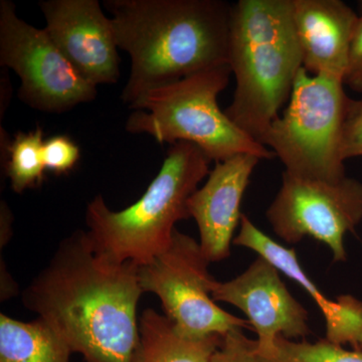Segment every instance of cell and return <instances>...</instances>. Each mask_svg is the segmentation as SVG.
<instances>
[{
	"label": "cell",
	"mask_w": 362,
	"mask_h": 362,
	"mask_svg": "<svg viewBox=\"0 0 362 362\" xmlns=\"http://www.w3.org/2000/svg\"><path fill=\"white\" fill-rule=\"evenodd\" d=\"M143 294L138 265L98 251L89 233L78 230L62 240L21 299L85 362H134Z\"/></svg>",
	"instance_id": "1"
},
{
	"label": "cell",
	"mask_w": 362,
	"mask_h": 362,
	"mask_svg": "<svg viewBox=\"0 0 362 362\" xmlns=\"http://www.w3.org/2000/svg\"><path fill=\"white\" fill-rule=\"evenodd\" d=\"M117 47L131 59L121 95L129 108L149 90L228 65L233 4L221 0H105Z\"/></svg>",
	"instance_id": "2"
},
{
	"label": "cell",
	"mask_w": 362,
	"mask_h": 362,
	"mask_svg": "<svg viewBox=\"0 0 362 362\" xmlns=\"http://www.w3.org/2000/svg\"><path fill=\"white\" fill-rule=\"evenodd\" d=\"M228 66L235 89L232 103L223 111L263 145L303 68L293 0H240L233 4Z\"/></svg>",
	"instance_id": "3"
},
{
	"label": "cell",
	"mask_w": 362,
	"mask_h": 362,
	"mask_svg": "<svg viewBox=\"0 0 362 362\" xmlns=\"http://www.w3.org/2000/svg\"><path fill=\"white\" fill-rule=\"evenodd\" d=\"M211 159L189 142L171 145L158 175L132 206L114 211L97 195L86 209L90 239L98 251L141 266L168 249L178 221L190 218L187 202L209 176Z\"/></svg>",
	"instance_id": "4"
},
{
	"label": "cell",
	"mask_w": 362,
	"mask_h": 362,
	"mask_svg": "<svg viewBox=\"0 0 362 362\" xmlns=\"http://www.w3.org/2000/svg\"><path fill=\"white\" fill-rule=\"evenodd\" d=\"M230 75V66H218L149 90L130 107L126 131L159 143H194L216 163L240 154L273 159L272 150L240 129L218 106Z\"/></svg>",
	"instance_id": "5"
},
{
	"label": "cell",
	"mask_w": 362,
	"mask_h": 362,
	"mask_svg": "<svg viewBox=\"0 0 362 362\" xmlns=\"http://www.w3.org/2000/svg\"><path fill=\"white\" fill-rule=\"evenodd\" d=\"M344 87L337 78L298 71L287 107L263 142L286 173L327 182L346 177L341 144L350 98Z\"/></svg>",
	"instance_id": "6"
},
{
	"label": "cell",
	"mask_w": 362,
	"mask_h": 362,
	"mask_svg": "<svg viewBox=\"0 0 362 362\" xmlns=\"http://www.w3.org/2000/svg\"><path fill=\"white\" fill-rule=\"evenodd\" d=\"M209 264L199 243L175 228L168 249L138 266L140 286L160 299L164 315L185 337H225L235 328L252 330L249 321L223 310L211 297Z\"/></svg>",
	"instance_id": "7"
},
{
	"label": "cell",
	"mask_w": 362,
	"mask_h": 362,
	"mask_svg": "<svg viewBox=\"0 0 362 362\" xmlns=\"http://www.w3.org/2000/svg\"><path fill=\"white\" fill-rule=\"evenodd\" d=\"M0 66L18 76V98L35 110L64 113L96 99L97 87L74 68L45 28L18 18L9 0H0Z\"/></svg>",
	"instance_id": "8"
},
{
	"label": "cell",
	"mask_w": 362,
	"mask_h": 362,
	"mask_svg": "<svg viewBox=\"0 0 362 362\" xmlns=\"http://www.w3.org/2000/svg\"><path fill=\"white\" fill-rule=\"evenodd\" d=\"M266 218L285 243L297 244L310 237L329 247L334 263H345V235L362 221V182L349 176L327 182L284 171Z\"/></svg>",
	"instance_id": "9"
},
{
	"label": "cell",
	"mask_w": 362,
	"mask_h": 362,
	"mask_svg": "<svg viewBox=\"0 0 362 362\" xmlns=\"http://www.w3.org/2000/svg\"><path fill=\"white\" fill-rule=\"evenodd\" d=\"M211 297L240 309L257 334V349L273 346L279 337L295 340L311 333L309 314L293 297L280 271L263 257H257L246 270L226 282L211 283Z\"/></svg>",
	"instance_id": "10"
},
{
	"label": "cell",
	"mask_w": 362,
	"mask_h": 362,
	"mask_svg": "<svg viewBox=\"0 0 362 362\" xmlns=\"http://www.w3.org/2000/svg\"><path fill=\"white\" fill-rule=\"evenodd\" d=\"M45 32L59 52L97 87L120 78V56L111 18L98 0H44Z\"/></svg>",
	"instance_id": "11"
},
{
	"label": "cell",
	"mask_w": 362,
	"mask_h": 362,
	"mask_svg": "<svg viewBox=\"0 0 362 362\" xmlns=\"http://www.w3.org/2000/svg\"><path fill=\"white\" fill-rule=\"evenodd\" d=\"M259 161L258 156L240 154L218 162L206 183L188 199L190 218L199 228V245L211 263L230 256L233 235L243 216V197Z\"/></svg>",
	"instance_id": "12"
},
{
	"label": "cell",
	"mask_w": 362,
	"mask_h": 362,
	"mask_svg": "<svg viewBox=\"0 0 362 362\" xmlns=\"http://www.w3.org/2000/svg\"><path fill=\"white\" fill-rule=\"evenodd\" d=\"M357 20L358 14L341 0H293L305 70L343 82Z\"/></svg>",
	"instance_id": "13"
},
{
	"label": "cell",
	"mask_w": 362,
	"mask_h": 362,
	"mask_svg": "<svg viewBox=\"0 0 362 362\" xmlns=\"http://www.w3.org/2000/svg\"><path fill=\"white\" fill-rule=\"evenodd\" d=\"M233 245L247 247L263 257L296 282L314 300L325 320V339L352 350L362 352V301L354 295H339L337 300L328 299L300 265L297 252L278 244L255 225L251 218L243 214L240 230Z\"/></svg>",
	"instance_id": "14"
},
{
	"label": "cell",
	"mask_w": 362,
	"mask_h": 362,
	"mask_svg": "<svg viewBox=\"0 0 362 362\" xmlns=\"http://www.w3.org/2000/svg\"><path fill=\"white\" fill-rule=\"evenodd\" d=\"M223 337H185L165 315L149 308L139 318V342L134 362H211Z\"/></svg>",
	"instance_id": "15"
},
{
	"label": "cell",
	"mask_w": 362,
	"mask_h": 362,
	"mask_svg": "<svg viewBox=\"0 0 362 362\" xmlns=\"http://www.w3.org/2000/svg\"><path fill=\"white\" fill-rule=\"evenodd\" d=\"M73 354L40 317L25 322L0 314V362H71Z\"/></svg>",
	"instance_id": "16"
},
{
	"label": "cell",
	"mask_w": 362,
	"mask_h": 362,
	"mask_svg": "<svg viewBox=\"0 0 362 362\" xmlns=\"http://www.w3.org/2000/svg\"><path fill=\"white\" fill-rule=\"evenodd\" d=\"M1 165L11 180V189L16 194L40 187L45 180L44 131L37 126L28 132H18L9 138L4 126H0Z\"/></svg>",
	"instance_id": "17"
},
{
	"label": "cell",
	"mask_w": 362,
	"mask_h": 362,
	"mask_svg": "<svg viewBox=\"0 0 362 362\" xmlns=\"http://www.w3.org/2000/svg\"><path fill=\"white\" fill-rule=\"evenodd\" d=\"M258 362H362V352L347 350L325 338L315 342L279 337L271 349H257Z\"/></svg>",
	"instance_id": "18"
},
{
	"label": "cell",
	"mask_w": 362,
	"mask_h": 362,
	"mask_svg": "<svg viewBox=\"0 0 362 362\" xmlns=\"http://www.w3.org/2000/svg\"><path fill=\"white\" fill-rule=\"evenodd\" d=\"M80 147L70 137L57 135L45 140L42 159L47 170L57 175H66L80 159Z\"/></svg>",
	"instance_id": "19"
},
{
	"label": "cell",
	"mask_w": 362,
	"mask_h": 362,
	"mask_svg": "<svg viewBox=\"0 0 362 362\" xmlns=\"http://www.w3.org/2000/svg\"><path fill=\"white\" fill-rule=\"evenodd\" d=\"M243 330L235 328L226 334L211 362H258L257 341L247 337Z\"/></svg>",
	"instance_id": "20"
},
{
	"label": "cell",
	"mask_w": 362,
	"mask_h": 362,
	"mask_svg": "<svg viewBox=\"0 0 362 362\" xmlns=\"http://www.w3.org/2000/svg\"><path fill=\"white\" fill-rule=\"evenodd\" d=\"M342 158L362 157V99H351L343 126Z\"/></svg>",
	"instance_id": "21"
},
{
	"label": "cell",
	"mask_w": 362,
	"mask_h": 362,
	"mask_svg": "<svg viewBox=\"0 0 362 362\" xmlns=\"http://www.w3.org/2000/svg\"><path fill=\"white\" fill-rule=\"evenodd\" d=\"M343 84L354 92L362 94V13L358 16L352 35L349 65L343 78Z\"/></svg>",
	"instance_id": "22"
},
{
	"label": "cell",
	"mask_w": 362,
	"mask_h": 362,
	"mask_svg": "<svg viewBox=\"0 0 362 362\" xmlns=\"http://www.w3.org/2000/svg\"><path fill=\"white\" fill-rule=\"evenodd\" d=\"M6 69V76L2 74L1 75V83H0V119L4 118V112L6 110L7 106H8L9 100H11V82H9L8 74H7V69Z\"/></svg>",
	"instance_id": "23"
}]
</instances>
